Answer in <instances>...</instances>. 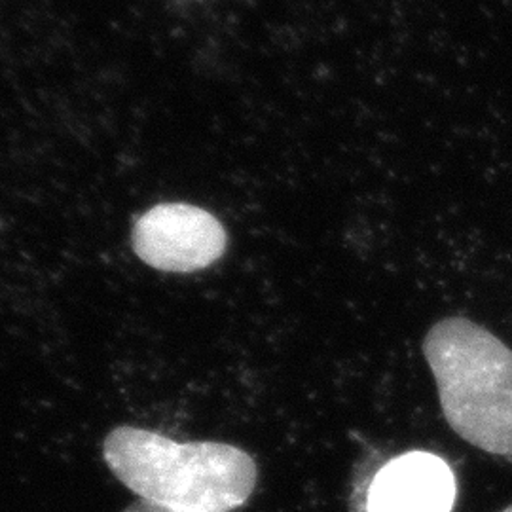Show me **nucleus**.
<instances>
[{
    "label": "nucleus",
    "instance_id": "1",
    "mask_svg": "<svg viewBox=\"0 0 512 512\" xmlns=\"http://www.w3.org/2000/svg\"><path fill=\"white\" fill-rule=\"evenodd\" d=\"M103 458L133 494L171 511H234L249 501L258 480L255 459L234 444L177 442L133 425L110 431Z\"/></svg>",
    "mask_w": 512,
    "mask_h": 512
},
{
    "label": "nucleus",
    "instance_id": "2",
    "mask_svg": "<svg viewBox=\"0 0 512 512\" xmlns=\"http://www.w3.org/2000/svg\"><path fill=\"white\" fill-rule=\"evenodd\" d=\"M421 349L454 433L482 452L512 458V349L458 315L435 323Z\"/></svg>",
    "mask_w": 512,
    "mask_h": 512
},
{
    "label": "nucleus",
    "instance_id": "3",
    "mask_svg": "<svg viewBox=\"0 0 512 512\" xmlns=\"http://www.w3.org/2000/svg\"><path fill=\"white\" fill-rule=\"evenodd\" d=\"M131 247L147 266L194 274L213 266L228 247L224 224L190 203H160L133 224Z\"/></svg>",
    "mask_w": 512,
    "mask_h": 512
},
{
    "label": "nucleus",
    "instance_id": "4",
    "mask_svg": "<svg viewBox=\"0 0 512 512\" xmlns=\"http://www.w3.org/2000/svg\"><path fill=\"white\" fill-rule=\"evenodd\" d=\"M456 476L444 459L429 452H408L391 459L372 478L368 512H452Z\"/></svg>",
    "mask_w": 512,
    "mask_h": 512
},
{
    "label": "nucleus",
    "instance_id": "5",
    "mask_svg": "<svg viewBox=\"0 0 512 512\" xmlns=\"http://www.w3.org/2000/svg\"><path fill=\"white\" fill-rule=\"evenodd\" d=\"M124 512H179V511H171V509H165V507H160V505H152V503H148V501H143V499H139V501H135L133 505H129L128 509Z\"/></svg>",
    "mask_w": 512,
    "mask_h": 512
},
{
    "label": "nucleus",
    "instance_id": "6",
    "mask_svg": "<svg viewBox=\"0 0 512 512\" xmlns=\"http://www.w3.org/2000/svg\"><path fill=\"white\" fill-rule=\"evenodd\" d=\"M501 512H512V505H509V507H507V509H503V511Z\"/></svg>",
    "mask_w": 512,
    "mask_h": 512
}]
</instances>
